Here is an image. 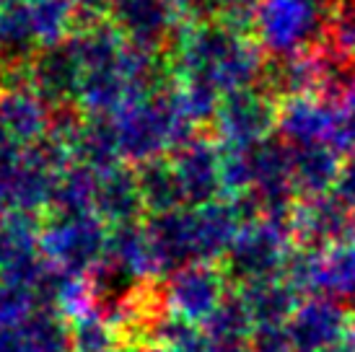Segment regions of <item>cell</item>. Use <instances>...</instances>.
Returning a JSON list of instances; mask_svg holds the SVG:
<instances>
[{
    "instance_id": "cell-1",
    "label": "cell",
    "mask_w": 355,
    "mask_h": 352,
    "mask_svg": "<svg viewBox=\"0 0 355 352\" xmlns=\"http://www.w3.org/2000/svg\"><path fill=\"white\" fill-rule=\"evenodd\" d=\"M109 225L94 210H47L42 215L40 249L58 270L86 277L107 254Z\"/></svg>"
},
{
    "instance_id": "cell-2",
    "label": "cell",
    "mask_w": 355,
    "mask_h": 352,
    "mask_svg": "<svg viewBox=\"0 0 355 352\" xmlns=\"http://www.w3.org/2000/svg\"><path fill=\"white\" fill-rule=\"evenodd\" d=\"M293 244L296 241H293L291 225L262 218L239 231L234 244L228 246V252L218 264L223 267L228 283L234 288L272 280V277H283V267Z\"/></svg>"
},
{
    "instance_id": "cell-3",
    "label": "cell",
    "mask_w": 355,
    "mask_h": 352,
    "mask_svg": "<svg viewBox=\"0 0 355 352\" xmlns=\"http://www.w3.org/2000/svg\"><path fill=\"white\" fill-rule=\"evenodd\" d=\"M234 285L228 283L218 262H192L164 280L168 311L179 313L192 324L207 322V316L226 301Z\"/></svg>"
},
{
    "instance_id": "cell-4",
    "label": "cell",
    "mask_w": 355,
    "mask_h": 352,
    "mask_svg": "<svg viewBox=\"0 0 355 352\" xmlns=\"http://www.w3.org/2000/svg\"><path fill=\"white\" fill-rule=\"evenodd\" d=\"M146 236L150 246L153 277L166 280L168 274L198 262V244H195V218L192 210H168L156 213L146 220Z\"/></svg>"
},
{
    "instance_id": "cell-5",
    "label": "cell",
    "mask_w": 355,
    "mask_h": 352,
    "mask_svg": "<svg viewBox=\"0 0 355 352\" xmlns=\"http://www.w3.org/2000/svg\"><path fill=\"white\" fill-rule=\"evenodd\" d=\"M347 322L350 319L337 301L324 295H309L291 316L286 329L296 352H327L343 342Z\"/></svg>"
},
{
    "instance_id": "cell-6",
    "label": "cell",
    "mask_w": 355,
    "mask_h": 352,
    "mask_svg": "<svg viewBox=\"0 0 355 352\" xmlns=\"http://www.w3.org/2000/svg\"><path fill=\"white\" fill-rule=\"evenodd\" d=\"M353 220L340 200L309 197L293 207V241L324 252L329 246L350 241Z\"/></svg>"
},
{
    "instance_id": "cell-7",
    "label": "cell",
    "mask_w": 355,
    "mask_h": 352,
    "mask_svg": "<svg viewBox=\"0 0 355 352\" xmlns=\"http://www.w3.org/2000/svg\"><path fill=\"white\" fill-rule=\"evenodd\" d=\"M104 267L119 285H138L153 277L146 223L135 220V223L109 225Z\"/></svg>"
},
{
    "instance_id": "cell-8",
    "label": "cell",
    "mask_w": 355,
    "mask_h": 352,
    "mask_svg": "<svg viewBox=\"0 0 355 352\" xmlns=\"http://www.w3.org/2000/svg\"><path fill=\"white\" fill-rule=\"evenodd\" d=\"M195 218V244L198 262H220L228 246L234 244L239 231L244 228L231 202H207L192 210Z\"/></svg>"
},
{
    "instance_id": "cell-9",
    "label": "cell",
    "mask_w": 355,
    "mask_h": 352,
    "mask_svg": "<svg viewBox=\"0 0 355 352\" xmlns=\"http://www.w3.org/2000/svg\"><path fill=\"white\" fill-rule=\"evenodd\" d=\"M143 195L135 176L125 171H109L94 189V213L107 225L135 223L143 218Z\"/></svg>"
},
{
    "instance_id": "cell-10",
    "label": "cell",
    "mask_w": 355,
    "mask_h": 352,
    "mask_svg": "<svg viewBox=\"0 0 355 352\" xmlns=\"http://www.w3.org/2000/svg\"><path fill=\"white\" fill-rule=\"evenodd\" d=\"M234 290L244 298L257 324H288L304 301V293L296 290L286 277L259 280V283L241 285Z\"/></svg>"
},
{
    "instance_id": "cell-11",
    "label": "cell",
    "mask_w": 355,
    "mask_h": 352,
    "mask_svg": "<svg viewBox=\"0 0 355 352\" xmlns=\"http://www.w3.org/2000/svg\"><path fill=\"white\" fill-rule=\"evenodd\" d=\"M254 316L247 308L244 298L234 290L226 295V301L218 306L216 311L207 316L202 324V332L207 340L216 344V350H228V347H241L249 344V337L254 332Z\"/></svg>"
},
{
    "instance_id": "cell-12",
    "label": "cell",
    "mask_w": 355,
    "mask_h": 352,
    "mask_svg": "<svg viewBox=\"0 0 355 352\" xmlns=\"http://www.w3.org/2000/svg\"><path fill=\"white\" fill-rule=\"evenodd\" d=\"M314 295H324L332 301L355 298V238L322 252Z\"/></svg>"
},
{
    "instance_id": "cell-13",
    "label": "cell",
    "mask_w": 355,
    "mask_h": 352,
    "mask_svg": "<svg viewBox=\"0 0 355 352\" xmlns=\"http://www.w3.org/2000/svg\"><path fill=\"white\" fill-rule=\"evenodd\" d=\"M177 176L187 205L200 207L207 202H216L223 179L218 176V164L207 153H202V150L187 153L179 161Z\"/></svg>"
},
{
    "instance_id": "cell-14",
    "label": "cell",
    "mask_w": 355,
    "mask_h": 352,
    "mask_svg": "<svg viewBox=\"0 0 355 352\" xmlns=\"http://www.w3.org/2000/svg\"><path fill=\"white\" fill-rule=\"evenodd\" d=\"M70 352H114L122 344L117 326L109 322L99 306L68 319Z\"/></svg>"
},
{
    "instance_id": "cell-15",
    "label": "cell",
    "mask_w": 355,
    "mask_h": 352,
    "mask_svg": "<svg viewBox=\"0 0 355 352\" xmlns=\"http://www.w3.org/2000/svg\"><path fill=\"white\" fill-rule=\"evenodd\" d=\"M138 184L140 195H143V205L150 215L177 210L184 202V192H182L177 171L161 166V164H150L143 168V174L138 176Z\"/></svg>"
},
{
    "instance_id": "cell-16",
    "label": "cell",
    "mask_w": 355,
    "mask_h": 352,
    "mask_svg": "<svg viewBox=\"0 0 355 352\" xmlns=\"http://www.w3.org/2000/svg\"><path fill=\"white\" fill-rule=\"evenodd\" d=\"M34 288L0 280V326H16L37 311Z\"/></svg>"
},
{
    "instance_id": "cell-17",
    "label": "cell",
    "mask_w": 355,
    "mask_h": 352,
    "mask_svg": "<svg viewBox=\"0 0 355 352\" xmlns=\"http://www.w3.org/2000/svg\"><path fill=\"white\" fill-rule=\"evenodd\" d=\"M252 352H293L286 324H257L249 337Z\"/></svg>"
},
{
    "instance_id": "cell-18",
    "label": "cell",
    "mask_w": 355,
    "mask_h": 352,
    "mask_svg": "<svg viewBox=\"0 0 355 352\" xmlns=\"http://www.w3.org/2000/svg\"><path fill=\"white\" fill-rule=\"evenodd\" d=\"M0 352H34L24 326H0Z\"/></svg>"
},
{
    "instance_id": "cell-19",
    "label": "cell",
    "mask_w": 355,
    "mask_h": 352,
    "mask_svg": "<svg viewBox=\"0 0 355 352\" xmlns=\"http://www.w3.org/2000/svg\"><path fill=\"white\" fill-rule=\"evenodd\" d=\"M164 350H166V347H164ZM166 352H218V350H216V344L207 340V334L200 329V332H195L192 337H187L184 342L168 347Z\"/></svg>"
},
{
    "instance_id": "cell-20",
    "label": "cell",
    "mask_w": 355,
    "mask_h": 352,
    "mask_svg": "<svg viewBox=\"0 0 355 352\" xmlns=\"http://www.w3.org/2000/svg\"><path fill=\"white\" fill-rule=\"evenodd\" d=\"M337 192L343 197V202H355V164L340 174V179H337Z\"/></svg>"
},
{
    "instance_id": "cell-21",
    "label": "cell",
    "mask_w": 355,
    "mask_h": 352,
    "mask_svg": "<svg viewBox=\"0 0 355 352\" xmlns=\"http://www.w3.org/2000/svg\"><path fill=\"white\" fill-rule=\"evenodd\" d=\"M114 352H166L161 344H150V342H130V340H122Z\"/></svg>"
},
{
    "instance_id": "cell-22",
    "label": "cell",
    "mask_w": 355,
    "mask_h": 352,
    "mask_svg": "<svg viewBox=\"0 0 355 352\" xmlns=\"http://www.w3.org/2000/svg\"><path fill=\"white\" fill-rule=\"evenodd\" d=\"M218 352H252L249 344H241V347H228V350H218Z\"/></svg>"
},
{
    "instance_id": "cell-23",
    "label": "cell",
    "mask_w": 355,
    "mask_h": 352,
    "mask_svg": "<svg viewBox=\"0 0 355 352\" xmlns=\"http://www.w3.org/2000/svg\"><path fill=\"white\" fill-rule=\"evenodd\" d=\"M293 352H296V350H293Z\"/></svg>"
}]
</instances>
